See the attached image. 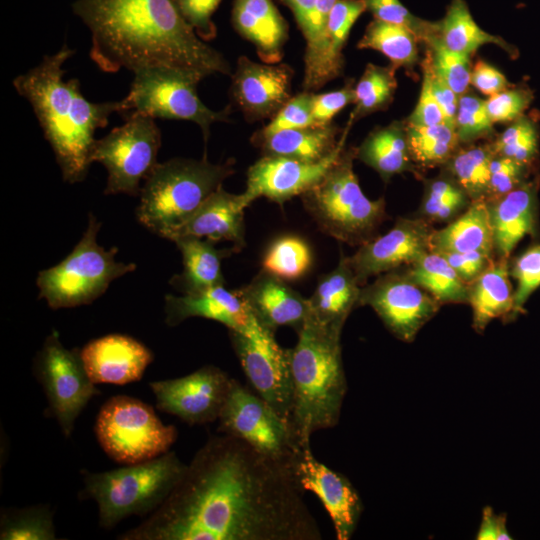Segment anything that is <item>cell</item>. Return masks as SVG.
<instances>
[{"label":"cell","mask_w":540,"mask_h":540,"mask_svg":"<svg viewBox=\"0 0 540 540\" xmlns=\"http://www.w3.org/2000/svg\"><path fill=\"white\" fill-rule=\"evenodd\" d=\"M291 470L211 436L165 501L120 540H321Z\"/></svg>","instance_id":"6da1fadb"},{"label":"cell","mask_w":540,"mask_h":540,"mask_svg":"<svg viewBox=\"0 0 540 540\" xmlns=\"http://www.w3.org/2000/svg\"><path fill=\"white\" fill-rule=\"evenodd\" d=\"M72 11L90 31V59L105 73L166 68L199 82L232 74L224 55L197 36L174 0H76Z\"/></svg>","instance_id":"7a4b0ae2"},{"label":"cell","mask_w":540,"mask_h":540,"mask_svg":"<svg viewBox=\"0 0 540 540\" xmlns=\"http://www.w3.org/2000/svg\"><path fill=\"white\" fill-rule=\"evenodd\" d=\"M74 54L75 50L64 44L13 80L16 92L31 105L63 180L70 184L86 178L96 130L105 128L110 116L121 109L120 101L90 102L77 78L64 80L63 65Z\"/></svg>","instance_id":"3957f363"},{"label":"cell","mask_w":540,"mask_h":540,"mask_svg":"<svg viewBox=\"0 0 540 540\" xmlns=\"http://www.w3.org/2000/svg\"><path fill=\"white\" fill-rule=\"evenodd\" d=\"M342 331L325 327L309 315L287 349L292 402L289 426L295 443H310L313 433L339 422L347 382L341 351Z\"/></svg>","instance_id":"277c9868"},{"label":"cell","mask_w":540,"mask_h":540,"mask_svg":"<svg viewBox=\"0 0 540 540\" xmlns=\"http://www.w3.org/2000/svg\"><path fill=\"white\" fill-rule=\"evenodd\" d=\"M233 166L232 159L211 163L206 154L200 160L176 157L158 162L141 187L136 210L139 223L169 239L234 173Z\"/></svg>","instance_id":"5b68a950"},{"label":"cell","mask_w":540,"mask_h":540,"mask_svg":"<svg viewBox=\"0 0 540 540\" xmlns=\"http://www.w3.org/2000/svg\"><path fill=\"white\" fill-rule=\"evenodd\" d=\"M184 464L173 451L144 462L98 473L85 472L80 498L98 506L99 525L111 529L131 515L155 511L182 477Z\"/></svg>","instance_id":"8992f818"},{"label":"cell","mask_w":540,"mask_h":540,"mask_svg":"<svg viewBox=\"0 0 540 540\" xmlns=\"http://www.w3.org/2000/svg\"><path fill=\"white\" fill-rule=\"evenodd\" d=\"M354 159L356 148H344L322 179L301 197L324 233L359 247L375 238L386 212L384 198L370 200L362 192L353 170Z\"/></svg>","instance_id":"52a82bcc"},{"label":"cell","mask_w":540,"mask_h":540,"mask_svg":"<svg viewBox=\"0 0 540 540\" xmlns=\"http://www.w3.org/2000/svg\"><path fill=\"white\" fill-rule=\"evenodd\" d=\"M101 222L89 215L88 226L73 251L57 265L37 276L39 298L54 310L89 304L108 289L110 283L136 269L134 263L117 261L116 247L104 249L97 243Z\"/></svg>","instance_id":"ba28073f"},{"label":"cell","mask_w":540,"mask_h":540,"mask_svg":"<svg viewBox=\"0 0 540 540\" xmlns=\"http://www.w3.org/2000/svg\"><path fill=\"white\" fill-rule=\"evenodd\" d=\"M94 430L104 452L124 465L167 453L178 436L176 427L165 425L150 405L127 395L113 396L102 405Z\"/></svg>","instance_id":"9c48e42d"},{"label":"cell","mask_w":540,"mask_h":540,"mask_svg":"<svg viewBox=\"0 0 540 540\" xmlns=\"http://www.w3.org/2000/svg\"><path fill=\"white\" fill-rule=\"evenodd\" d=\"M128 94L120 100L119 114H139L153 119L185 120L197 124L207 143L210 127L230 122L231 106L220 111L207 107L197 94L199 81L177 70L147 68L133 73Z\"/></svg>","instance_id":"30bf717a"},{"label":"cell","mask_w":540,"mask_h":540,"mask_svg":"<svg viewBox=\"0 0 540 540\" xmlns=\"http://www.w3.org/2000/svg\"><path fill=\"white\" fill-rule=\"evenodd\" d=\"M125 123L96 139L91 161L102 164L107 171L106 195L139 196L142 181L158 164L161 131L155 119L130 114Z\"/></svg>","instance_id":"8fae6325"},{"label":"cell","mask_w":540,"mask_h":540,"mask_svg":"<svg viewBox=\"0 0 540 540\" xmlns=\"http://www.w3.org/2000/svg\"><path fill=\"white\" fill-rule=\"evenodd\" d=\"M218 421L223 434L240 439L264 457L290 469L298 445L288 422L255 391L233 378Z\"/></svg>","instance_id":"7c38bea8"},{"label":"cell","mask_w":540,"mask_h":540,"mask_svg":"<svg viewBox=\"0 0 540 540\" xmlns=\"http://www.w3.org/2000/svg\"><path fill=\"white\" fill-rule=\"evenodd\" d=\"M34 368L51 413L69 437L82 410L100 393L85 369L80 350L65 348L53 330L38 352Z\"/></svg>","instance_id":"4fadbf2b"},{"label":"cell","mask_w":540,"mask_h":540,"mask_svg":"<svg viewBox=\"0 0 540 540\" xmlns=\"http://www.w3.org/2000/svg\"><path fill=\"white\" fill-rule=\"evenodd\" d=\"M274 334L256 319L246 330H229L232 346L252 388L288 422L292 402L289 358L287 349L280 347Z\"/></svg>","instance_id":"5bb4252c"},{"label":"cell","mask_w":540,"mask_h":540,"mask_svg":"<svg viewBox=\"0 0 540 540\" xmlns=\"http://www.w3.org/2000/svg\"><path fill=\"white\" fill-rule=\"evenodd\" d=\"M370 306L399 340L412 342L439 311L440 303L416 284L401 267L378 276L361 288L359 306Z\"/></svg>","instance_id":"9a60e30c"},{"label":"cell","mask_w":540,"mask_h":540,"mask_svg":"<svg viewBox=\"0 0 540 540\" xmlns=\"http://www.w3.org/2000/svg\"><path fill=\"white\" fill-rule=\"evenodd\" d=\"M232 378L222 369L206 365L186 376L150 382L157 408L188 425L218 419L228 397Z\"/></svg>","instance_id":"2e32d148"},{"label":"cell","mask_w":540,"mask_h":540,"mask_svg":"<svg viewBox=\"0 0 540 540\" xmlns=\"http://www.w3.org/2000/svg\"><path fill=\"white\" fill-rule=\"evenodd\" d=\"M290 470L299 487L304 492L311 491L322 502L336 538L351 539L363 511L361 498L351 482L316 459L310 443L296 448Z\"/></svg>","instance_id":"e0dca14e"},{"label":"cell","mask_w":540,"mask_h":540,"mask_svg":"<svg viewBox=\"0 0 540 540\" xmlns=\"http://www.w3.org/2000/svg\"><path fill=\"white\" fill-rule=\"evenodd\" d=\"M433 229L423 218H399L384 235L359 246L348 261L358 283L409 266L431 251Z\"/></svg>","instance_id":"ac0fdd59"},{"label":"cell","mask_w":540,"mask_h":540,"mask_svg":"<svg viewBox=\"0 0 540 540\" xmlns=\"http://www.w3.org/2000/svg\"><path fill=\"white\" fill-rule=\"evenodd\" d=\"M350 127L343 130L336 150L325 159L307 163L294 159L263 156L247 171L246 190L243 192L250 205L259 197L282 205L289 199L304 194L317 184L345 148Z\"/></svg>","instance_id":"d6986e66"},{"label":"cell","mask_w":540,"mask_h":540,"mask_svg":"<svg viewBox=\"0 0 540 540\" xmlns=\"http://www.w3.org/2000/svg\"><path fill=\"white\" fill-rule=\"evenodd\" d=\"M293 68L286 63H259L240 56L231 74L232 102L248 122L272 119L292 97Z\"/></svg>","instance_id":"ffe728a7"},{"label":"cell","mask_w":540,"mask_h":540,"mask_svg":"<svg viewBox=\"0 0 540 540\" xmlns=\"http://www.w3.org/2000/svg\"><path fill=\"white\" fill-rule=\"evenodd\" d=\"M80 356L95 384L125 385L142 378L153 361L152 351L135 338L108 334L89 341Z\"/></svg>","instance_id":"44dd1931"},{"label":"cell","mask_w":540,"mask_h":540,"mask_svg":"<svg viewBox=\"0 0 540 540\" xmlns=\"http://www.w3.org/2000/svg\"><path fill=\"white\" fill-rule=\"evenodd\" d=\"M236 292L256 321L274 333L282 326L297 332L310 313L308 299L263 269Z\"/></svg>","instance_id":"7402d4cb"},{"label":"cell","mask_w":540,"mask_h":540,"mask_svg":"<svg viewBox=\"0 0 540 540\" xmlns=\"http://www.w3.org/2000/svg\"><path fill=\"white\" fill-rule=\"evenodd\" d=\"M248 206L243 193L232 194L221 186L170 235L169 240L193 236L214 243L229 241L234 252H238L245 246L244 210Z\"/></svg>","instance_id":"603a6c76"},{"label":"cell","mask_w":540,"mask_h":540,"mask_svg":"<svg viewBox=\"0 0 540 540\" xmlns=\"http://www.w3.org/2000/svg\"><path fill=\"white\" fill-rule=\"evenodd\" d=\"M365 11L364 0L335 2L328 14L319 49L314 59L304 66V91L314 92L342 74L343 48L354 23Z\"/></svg>","instance_id":"cb8c5ba5"},{"label":"cell","mask_w":540,"mask_h":540,"mask_svg":"<svg viewBox=\"0 0 540 540\" xmlns=\"http://www.w3.org/2000/svg\"><path fill=\"white\" fill-rule=\"evenodd\" d=\"M164 311L165 322L171 327L201 317L222 323L228 330L243 331L255 321L236 290L229 291L224 285L181 296L166 295Z\"/></svg>","instance_id":"d4e9b609"},{"label":"cell","mask_w":540,"mask_h":540,"mask_svg":"<svg viewBox=\"0 0 540 540\" xmlns=\"http://www.w3.org/2000/svg\"><path fill=\"white\" fill-rule=\"evenodd\" d=\"M231 24L254 46L262 62H281L289 39V24L272 0H234Z\"/></svg>","instance_id":"484cf974"},{"label":"cell","mask_w":540,"mask_h":540,"mask_svg":"<svg viewBox=\"0 0 540 540\" xmlns=\"http://www.w3.org/2000/svg\"><path fill=\"white\" fill-rule=\"evenodd\" d=\"M536 194L535 183L525 181L509 193L487 200L497 258H509L516 245L534 232Z\"/></svg>","instance_id":"4316f807"},{"label":"cell","mask_w":540,"mask_h":540,"mask_svg":"<svg viewBox=\"0 0 540 540\" xmlns=\"http://www.w3.org/2000/svg\"><path fill=\"white\" fill-rule=\"evenodd\" d=\"M361 288L348 257L342 255L336 268L319 278L308 299L309 316L325 327L342 331L351 311L359 306Z\"/></svg>","instance_id":"83f0119b"},{"label":"cell","mask_w":540,"mask_h":540,"mask_svg":"<svg viewBox=\"0 0 540 540\" xmlns=\"http://www.w3.org/2000/svg\"><path fill=\"white\" fill-rule=\"evenodd\" d=\"M340 133L341 130L334 123L286 129L270 134L258 130L252 135L251 142L261 150L263 156L316 163L336 150Z\"/></svg>","instance_id":"f1b7e54d"},{"label":"cell","mask_w":540,"mask_h":540,"mask_svg":"<svg viewBox=\"0 0 540 540\" xmlns=\"http://www.w3.org/2000/svg\"><path fill=\"white\" fill-rule=\"evenodd\" d=\"M508 258L494 259L469 284L468 303L472 307V327L481 334L494 319L512 320L514 291L509 279Z\"/></svg>","instance_id":"f546056e"},{"label":"cell","mask_w":540,"mask_h":540,"mask_svg":"<svg viewBox=\"0 0 540 540\" xmlns=\"http://www.w3.org/2000/svg\"><path fill=\"white\" fill-rule=\"evenodd\" d=\"M431 250L440 252H481L494 258L493 232L486 199L473 200L465 211L446 227L434 230Z\"/></svg>","instance_id":"4dcf8cb0"},{"label":"cell","mask_w":540,"mask_h":540,"mask_svg":"<svg viewBox=\"0 0 540 540\" xmlns=\"http://www.w3.org/2000/svg\"><path fill=\"white\" fill-rule=\"evenodd\" d=\"M182 254L183 271L171 278L182 294H192L224 285L222 259L233 250H221L205 238L183 236L173 240Z\"/></svg>","instance_id":"1f68e13d"},{"label":"cell","mask_w":540,"mask_h":540,"mask_svg":"<svg viewBox=\"0 0 540 540\" xmlns=\"http://www.w3.org/2000/svg\"><path fill=\"white\" fill-rule=\"evenodd\" d=\"M359 159L388 182L394 175L412 171V161L405 128V121H393L369 133L356 148Z\"/></svg>","instance_id":"d6a6232c"},{"label":"cell","mask_w":540,"mask_h":540,"mask_svg":"<svg viewBox=\"0 0 540 540\" xmlns=\"http://www.w3.org/2000/svg\"><path fill=\"white\" fill-rule=\"evenodd\" d=\"M404 268L408 276L440 304L468 303L469 284L439 252L431 250Z\"/></svg>","instance_id":"836d02e7"},{"label":"cell","mask_w":540,"mask_h":540,"mask_svg":"<svg viewBox=\"0 0 540 540\" xmlns=\"http://www.w3.org/2000/svg\"><path fill=\"white\" fill-rule=\"evenodd\" d=\"M438 25L440 40L453 51L472 55L479 47L494 44L511 56L515 53L504 39L484 31L475 22L465 0H451Z\"/></svg>","instance_id":"e575fe53"},{"label":"cell","mask_w":540,"mask_h":540,"mask_svg":"<svg viewBox=\"0 0 540 540\" xmlns=\"http://www.w3.org/2000/svg\"><path fill=\"white\" fill-rule=\"evenodd\" d=\"M419 44L417 36L406 27L373 19L366 26L357 48L379 51L395 70L404 68L412 72L419 61Z\"/></svg>","instance_id":"d590c367"},{"label":"cell","mask_w":540,"mask_h":540,"mask_svg":"<svg viewBox=\"0 0 540 540\" xmlns=\"http://www.w3.org/2000/svg\"><path fill=\"white\" fill-rule=\"evenodd\" d=\"M495 152L492 142L459 147L445 164L448 175L461 187L471 201L487 199L490 165Z\"/></svg>","instance_id":"8d00e7d4"},{"label":"cell","mask_w":540,"mask_h":540,"mask_svg":"<svg viewBox=\"0 0 540 540\" xmlns=\"http://www.w3.org/2000/svg\"><path fill=\"white\" fill-rule=\"evenodd\" d=\"M407 142L414 164L424 168L445 165L461 146L447 124L417 125L405 120Z\"/></svg>","instance_id":"74e56055"},{"label":"cell","mask_w":540,"mask_h":540,"mask_svg":"<svg viewBox=\"0 0 540 540\" xmlns=\"http://www.w3.org/2000/svg\"><path fill=\"white\" fill-rule=\"evenodd\" d=\"M396 70L369 63L355 85V107L346 126L377 111L388 108L397 89Z\"/></svg>","instance_id":"f35d334b"},{"label":"cell","mask_w":540,"mask_h":540,"mask_svg":"<svg viewBox=\"0 0 540 540\" xmlns=\"http://www.w3.org/2000/svg\"><path fill=\"white\" fill-rule=\"evenodd\" d=\"M53 513L44 505L5 509L1 513V540H54Z\"/></svg>","instance_id":"ab89813d"},{"label":"cell","mask_w":540,"mask_h":540,"mask_svg":"<svg viewBox=\"0 0 540 540\" xmlns=\"http://www.w3.org/2000/svg\"><path fill=\"white\" fill-rule=\"evenodd\" d=\"M312 264L308 244L296 236H284L275 240L266 251L262 269L284 280L302 277Z\"/></svg>","instance_id":"60d3db41"},{"label":"cell","mask_w":540,"mask_h":540,"mask_svg":"<svg viewBox=\"0 0 540 540\" xmlns=\"http://www.w3.org/2000/svg\"><path fill=\"white\" fill-rule=\"evenodd\" d=\"M471 200L448 175L430 180L425 188L421 214L426 221H452Z\"/></svg>","instance_id":"b9f144b4"},{"label":"cell","mask_w":540,"mask_h":540,"mask_svg":"<svg viewBox=\"0 0 540 540\" xmlns=\"http://www.w3.org/2000/svg\"><path fill=\"white\" fill-rule=\"evenodd\" d=\"M289 8L301 31L306 48L304 65L315 57L321 44L328 14L337 0H277Z\"/></svg>","instance_id":"7bdbcfd3"},{"label":"cell","mask_w":540,"mask_h":540,"mask_svg":"<svg viewBox=\"0 0 540 540\" xmlns=\"http://www.w3.org/2000/svg\"><path fill=\"white\" fill-rule=\"evenodd\" d=\"M426 56L434 72L458 95L466 93L470 86L472 64L468 54L449 49L439 35L426 44Z\"/></svg>","instance_id":"ee69618b"},{"label":"cell","mask_w":540,"mask_h":540,"mask_svg":"<svg viewBox=\"0 0 540 540\" xmlns=\"http://www.w3.org/2000/svg\"><path fill=\"white\" fill-rule=\"evenodd\" d=\"M496 155L511 158L529 166L538 152L536 125L524 115L511 124L492 141Z\"/></svg>","instance_id":"f6af8a7d"},{"label":"cell","mask_w":540,"mask_h":540,"mask_svg":"<svg viewBox=\"0 0 540 540\" xmlns=\"http://www.w3.org/2000/svg\"><path fill=\"white\" fill-rule=\"evenodd\" d=\"M455 131L460 144L465 145L494 136V123L487 112L486 100L468 91L459 96Z\"/></svg>","instance_id":"bcb514c9"},{"label":"cell","mask_w":540,"mask_h":540,"mask_svg":"<svg viewBox=\"0 0 540 540\" xmlns=\"http://www.w3.org/2000/svg\"><path fill=\"white\" fill-rule=\"evenodd\" d=\"M364 1L366 11L370 12L374 19L406 27L424 45L432 38L438 36V21L424 20L413 15L400 0Z\"/></svg>","instance_id":"7dc6e473"},{"label":"cell","mask_w":540,"mask_h":540,"mask_svg":"<svg viewBox=\"0 0 540 540\" xmlns=\"http://www.w3.org/2000/svg\"><path fill=\"white\" fill-rule=\"evenodd\" d=\"M510 275L516 280L514 316L524 312V304L540 286V245H534L516 258Z\"/></svg>","instance_id":"c3c4849f"},{"label":"cell","mask_w":540,"mask_h":540,"mask_svg":"<svg viewBox=\"0 0 540 540\" xmlns=\"http://www.w3.org/2000/svg\"><path fill=\"white\" fill-rule=\"evenodd\" d=\"M312 96L313 92L309 91H303L292 96L271 119L269 124L259 131L264 134H270L286 129L317 125L312 115Z\"/></svg>","instance_id":"681fc988"},{"label":"cell","mask_w":540,"mask_h":540,"mask_svg":"<svg viewBox=\"0 0 540 540\" xmlns=\"http://www.w3.org/2000/svg\"><path fill=\"white\" fill-rule=\"evenodd\" d=\"M222 0H174L175 5L197 36L209 42L217 36V27L212 19Z\"/></svg>","instance_id":"f907efd6"},{"label":"cell","mask_w":540,"mask_h":540,"mask_svg":"<svg viewBox=\"0 0 540 540\" xmlns=\"http://www.w3.org/2000/svg\"><path fill=\"white\" fill-rule=\"evenodd\" d=\"M532 100L531 93L522 88H507L486 100L487 112L493 123L513 122L523 116Z\"/></svg>","instance_id":"816d5d0a"},{"label":"cell","mask_w":540,"mask_h":540,"mask_svg":"<svg viewBox=\"0 0 540 540\" xmlns=\"http://www.w3.org/2000/svg\"><path fill=\"white\" fill-rule=\"evenodd\" d=\"M528 166L511 158L496 155L490 165V183L486 200L499 198L525 182Z\"/></svg>","instance_id":"f5cc1de1"},{"label":"cell","mask_w":540,"mask_h":540,"mask_svg":"<svg viewBox=\"0 0 540 540\" xmlns=\"http://www.w3.org/2000/svg\"><path fill=\"white\" fill-rule=\"evenodd\" d=\"M355 103V86L353 80L337 90L312 96V115L317 125L332 123L334 116L349 104Z\"/></svg>","instance_id":"db71d44e"},{"label":"cell","mask_w":540,"mask_h":540,"mask_svg":"<svg viewBox=\"0 0 540 540\" xmlns=\"http://www.w3.org/2000/svg\"><path fill=\"white\" fill-rule=\"evenodd\" d=\"M423 78L428 82L430 91L441 108L446 124L455 129L459 96L439 77L428 60L422 62Z\"/></svg>","instance_id":"11a10c76"},{"label":"cell","mask_w":540,"mask_h":540,"mask_svg":"<svg viewBox=\"0 0 540 540\" xmlns=\"http://www.w3.org/2000/svg\"><path fill=\"white\" fill-rule=\"evenodd\" d=\"M435 251V250H434ZM467 284L473 282L495 259L481 252H440Z\"/></svg>","instance_id":"9f6ffc18"},{"label":"cell","mask_w":540,"mask_h":540,"mask_svg":"<svg viewBox=\"0 0 540 540\" xmlns=\"http://www.w3.org/2000/svg\"><path fill=\"white\" fill-rule=\"evenodd\" d=\"M470 84L488 97L510 87L505 75L483 60L472 66Z\"/></svg>","instance_id":"6f0895ef"},{"label":"cell","mask_w":540,"mask_h":540,"mask_svg":"<svg viewBox=\"0 0 540 540\" xmlns=\"http://www.w3.org/2000/svg\"><path fill=\"white\" fill-rule=\"evenodd\" d=\"M406 121L425 126L446 124L443 112L432 95L428 82L424 78L418 102Z\"/></svg>","instance_id":"680465c9"},{"label":"cell","mask_w":540,"mask_h":540,"mask_svg":"<svg viewBox=\"0 0 540 540\" xmlns=\"http://www.w3.org/2000/svg\"><path fill=\"white\" fill-rule=\"evenodd\" d=\"M506 513L497 514L490 506H485L482 520L476 534L477 540H510L513 539L507 530Z\"/></svg>","instance_id":"91938a15"}]
</instances>
